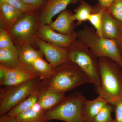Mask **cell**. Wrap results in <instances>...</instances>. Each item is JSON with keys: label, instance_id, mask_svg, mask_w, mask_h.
Wrapping results in <instances>:
<instances>
[{"label": "cell", "instance_id": "cell-1", "mask_svg": "<svg viewBox=\"0 0 122 122\" xmlns=\"http://www.w3.org/2000/svg\"><path fill=\"white\" fill-rule=\"evenodd\" d=\"M86 83H90L87 76L76 65L69 62L55 68L52 76L41 80L37 92L53 90L65 93Z\"/></svg>", "mask_w": 122, "mask_h": 122}, {"label": "cell", "instance_id": "cell-2", "mask_svg": "<svg viewBox=\"0 0 122 122\" xmlns=\"http://www.w3.org/2000/svg\"><path fill=\"white\" fill-rule=\"evenodd\" d=\"M100 81L96 92L106 99L113 106L122 100V69L119 63L111 59H98Z\"/></svg>", "mask_w": 122, "mask_h": 122}, {"label": "cell", "instance_id": "cell-3", "mask_svg": "<svg viewBox=\"0 0 122 122\" xmlns=\"http://www.w3.org/2000/svg\"><path fill=\"white\" fill-rule=\"evenodd\" d=\"M78 39L89 49L96 57H107L119 63L122 61L120 54L115 39L101 37L95 29L86 26L77 33Z\"/></svg>", "mask_w": 122, "mask_h": 122}, {"label": "cell", "instance_id": "cell-4", "mask_svg": "<svg viewBox=\"0 0 122 122\" xmlns=\"http://www.w3.org/2000/svg\"><path fill=\"white\" fill-rule=\"evenodd\" d=\"M70 62L74 63L87 76L95 88L100 87L98 60L89 48L76 39L66 48Z\"/></svg>", "mask_w": 122, "mask_h": 122}, {"label": "cell", "instance_id": "cell-5", "mask_svg": "<svg viewBox=\"0 0 122 122\" xmlns=\"http://www.w3.org/2000/svg\"><path fill=\"white\" fill-rule=\"evenodd\" d=\"M86 99L79 92L70 95L53 108L46 112L45 119L65 122H84L83 110Z\"/></svg>", "mask_w": 122, "mask_h": 122}, {"label": "cell", "instance_id": "cell-6", "mask_svg": "<svg viewBox=\"0 0 122 122\" xmlns=\"http://www.w3.org/2000/svg\"><path fill=\"white\" fill-rule=\"evenodd\" d=\"M41 80L39 76L24 83L1 90L0 115L7 114L14 107L37 92Z\"/></svg>", "mask_w": 122, "mask_h": 122}, {"label": "cell", "instance_id": "cell-7", "mask_svg": "<svg viewBox=\"0 0 122 122\" xmlns=\"http://www.w3.org/2000/svg\"><path fill=\"white\" fill-rule=\"evenodd\" d=\"M9 29L10 36L18 44H30L36 37V16L33 12L23 14Z\"/></svg>", "mask_w": 122, "mask_h": 122}, {"label": "cell", "instance_id": "cell-8", "mask_svg": "<svg viewBox=\"0 0 122 122\" xmlns=\"http://www.w3.org/2000/svg\"><path fill=\"white\" fill-rule=\"evenodd\" d=\"M35 42L49 63L55 68L70 62L67 49L35 37Z\"/></svg>", "mask_w": 122, "mask_h": 122}, {"label": "cell", "instance_id": "cell-9", "mask_svg": "<svg viewBox=\"0 0 122 122\" xmlns=\"http://www.w3.org/2000/svg\"><path fill=\"white\" fill-rule=\"evenodd\" d=\"M36 37L56 45L67 48L77 38V33L71 35L62 34L55 30L49 25L40 24L37 30Z\"/></svg>", "mask_w": 122, "mask_h": 122}, {"label": "cell", "instance_id": "cell-10", "mask_svg": "<svg viewBox=\"0 0 122 122\" xmlns=\"http://www.w3.org/2000/svg\"><path fill=\"white\" fill-rule=\"evenodd\" d=\"M5 67L4 79L0 85L10 86L21 84L32 80L39 76L32 68L22 65L17 68Z\"/></svg>", "mask_w": 122, "mask_h": 122}, {"label": "cell", "instance_id": "cell-11", "mask_svg": "<svg viewBox=\"0 0 122 122\" xmlns=\"http://www.w3.org/2000/svg\"><path fill=\"white\" fill-rule=\"evenodd\" d=\"M72 0H48L42 8L39 18L40 24L49 25L55 15L66 9Z\"/></svg>", "mask_w": 122, "mask_h": 122}, {"label": "cell", "instance_id": "cell-12", "mask_svg": "<svg viewBox=\"0 0 122 122\" xmlns=\"http://www.w3.org/2000/svg\"><path fill=\"white\" fill-rule=\"evenodd\" d=\"M74 21L73 14L65 10L59 14L55 20L49 25L57 32L64 35H71L75 33L73 30Z\"/></svg>", "mask_w": 122, "mask_h": 122}, {"label": "cell", "instance_id": "cell-13", "mask_svg": "<svg viewBox=\"0 0 122 122\" xmlns=\"http://www.w3.org/2000/svg\"><path fill=\"white\" fill-rule=\"evenodd\" d=\"M122 24L114 18L107 10L103 9L102 17V37L110 39H116Z\"/></svg>", "mask_w": 122, "mask_h": 122}, {"label": "cell", "instance_id": "cell-14", "mask_svg": "<svg viewBox=\"0 0 122 122\" xmlns=\"http://www.w3.org/2000/svg\"><path fill=\"white\" fill-rule=\"evenodd\" d=\"M38 93L37 102L42 110L45 112L53 108L66 97L65 93L53 90L46 91Z\"/></svg>", "mask_w": 122, "mask_h": 122}, {"label": "cell", "instance_id": "cell-15", "mask_svg": "<svg viewBox=\"0 0 122 122\" xmlns=\"http://www.w3.org/2000/svg\"><path fill=\"white\" fill-rule=\"evenodd\" d=\"M109 103L106 99L100 95H99L93 100H87L86 99L84 102L83 110L84 122H91L103 108Z\"/></svg>", "mask_w": 122, "mask_h": 122}, {"label": "cell", "instance_id": "cell-16", "mask_svg": "<svg viewBox=\"0 0 122 122\" xmlns=\"http://www.w3.org/2000/svg\"><path fill=\"white\" fill-rule=\"evenodd\" d=\"M18 50L20 63L23 65L32 68L33 63L35 59L42 57L43 55L40 50H36L30 44L23 45Z\"/></svg>", "mask_w": 122, "mask_h": 122}, {"label": "cell", "instance_id": "cell-17", "mask_svg": "<svg viewBox=\"0 0 122 122\" xmlns=\"http://www.w3.org/2000/svg\"><path fill=\"white\" fill-rule=\"evenodd\" d=\"M0 63L1 65L10 68L23 65L20 62L19 50L17 48L0 49Z\"/></svg>", "mask_w": 122, "mask_h": 122}, {"label": "cell", "instance_id": "cell-18", "mask_svg": "<svg viewBox=\"0 0 122 122\" xmlns=\"http://www.w3.org/2000/svg\"><path fill=\"white\" fill-rule=\"evenodd\" d=\"M1 17L3 23L9 28L23 14L10 5L0 2Z\"/></svg>", "mask_w": 122, "mask_h": 122}, {"label": "cell", "instance_id": "cell-19", "mask_svg": "<svg viewBox=\"0 0 122 122\" xmlns=\"http://www.w3.org/2000/svg\"><path fill=\"white\" fill-rule=\"evenodd\" d=\"M32 68L38 74L41 80L52 76L55 71V68L45 61L42 57L35 59L33 63Z\"/></svg>", "mask_w": 122, "mask_h": 122}, {"label": "cell", "instance_id": "cell-20", "mask_svg": "<svg viewBox=\"0 0 122 122\" xmlns=\"http://www.w3.org/2000/svg\"><path fill=\"white\" fill-rule=\"evenodd\" d=\"M45 112L43 110L36 111L32 107L16 117L18 122H47L45 119Z\"/></svg>", "mask_w": 122, "mask_h": 122}, {"label": "cell", "instance_id": "cell-21", "mask_svg": "<svg viewBox=\"0 0 122 122\" xmlns=\"http://www.w3.org/2000/svg\"><path fill=\"white\" fill-rule=\"evenodd\" d=\"M38 93L37 91L14 107L7 114L12 116H17L25 111L32 108L35 103L38 102Z\"/></svg>", "mask_w": 122, "mask_h": 122}, {"label": "cell", "instance_id": "cell-22", "mask_svg": "<svg viewBox=\"0 0 122 122\" xmlns=\"http://www.w3.org/2000/svg\"><path fill=\"white\" fill-rule=\"evenodd\" d=\"M74 19L78 24L88 21L90 15L94 12L91 7L86 2L82 1L79 6L75 10Z\"/></svg>", "mask_w": 122, "mask_h": 122}, {"label": "cell", "instance_id": "cell-23", "mask_svg": "<svg viewBox=\"0 0 122 122\" xmlns=\"http://www.w3.org/2000/svg\"><path fill=\"white\" fill-rule=\"evenodd\" d=\"M113 111L114 107L108 103L90 122H114L112 116V113Z\"/></svg>", "mask_w": 122, "mask_h": 122}, {"label": "cell", "instance_id": "cell-24", "mask_svg": "<svg viewBox=\"0 0 122 122\" xmlns=\"http://www.w3.org/2000/svg\"><path fill=\"white\" fill-rule=\"evenodd\" d=\"M0 2L10 5L23 14L32 12L38 9L26 4L21 0H0Z\"/></svg>", "mask_w": 122, "mask_h": 122}, {"label": "cell", "instance_id": "cell-25", "mask_svg": "<svg viewBox=\"0 0 122 122\" xmlns=\"http://www.w3.org/2000/svg\"><path fill=\"white\" fill-rule=\"evenodd\" d=\"M103 9L98 10L96 12H94L90 15L88 21L92 25L96 33L101 37L102 35V17Z\"/></svg>", "mask_w": 122, "mask_h": 122}, {"label": "cell", "instance_id": "cell-26", "mask_svg": "<svg viewBox=\"0 0 122 122\" xmlns=\"http://www.w3.org/2000/svg\"><path fill=\"white\" fill-rule=\"evenodd\" d=\"M16 47L14 45L10 34L4 28L0 29V49H12Z\"/></svg>", "mask_w": 122, "mask_h": 122}, {"label": "cell", "instance_id": "cell-27", "mask_svg": "<svg viewBox=\"0 0 122 122\" xmlns=\"http://www.w3.org/2000/svg\"><path fill=\"white\" fill-rule=\"evenodd\" d=\"M107 10L122 24V0H116Z\"/></svg>", "mask_w": 122, "mask_h": 122}, {"label": "cell", "instance_id": "cell-28", "mask_svg": "<svg viewBox=\"0 0 122 122\" xmlns=\"http://www.w3.org/2000/svg\"><path fill=\"white\" fill-rule=\"evenodd\" d=\"M115 118L114 122H122V100L114 106Z\"/></svg>", "mask_w": 122, "mask_h": 122}, {"label": "cell", "instance_id": "cell-29", "mask_svg": "<svg viewBox=\"0 0 122 122\" xmlns=\"http://www.w3.org/2000/svg\"><path fill=\"white\" fill-rule=\"evenodd\" d=\"M22 2L28 5L39 8L44 6L47 2L46 0H21Z\"/></svg>", "mask_w": 122, "mask_h": 122}, {"label": "cell", "instance_id": "cell-30", "mask_svg": "<svg viewBox=\"0 0 122 122\" xmlns=\"http://www.w3.org/2000/svg\"><path fill=\"white\" fill-rule=\"evenodd\" d=\"M0 122H18L16 116L6 114L0 115Z\"/></svg>", "mask_w": 122, "mask_h": 122}, {"label": "cell", "instance_id": "cell-31", "mask_svg": "<svg viewBox=\"0 0 122 122\" xmlns=\"http://www.w3.org/2000/svg\"><path fill=\"white\" fill-rule=\"evenodd\" d=\"M102 8L107 10L116 0H97Z\"/></svg>", "mask_w": 122, "mask_h": 122}, {"label": "cell", "instance_id": "cell-32", "mask_svg": "<svg viewBox=\"0 0 122 122\" xmlns=\"http://www.w3.org/2000/svg\"><path fill=\"white\" fill-rule=\"evenodd\" d=\"M120 54L122 56V26L117 36L115 39Z\"/></svg>", "mask_w": 122, "mask_h": 122}, {"label": "cell", "instance_id": "cell-33", "mask_svg": "<svg viewBox=\"0 0 122 122\" xmlns=\"http://www.w3.org/2000/svg\"><path fill=\"white\" fill-rule=\"evenodd\" d=\"M78 0H72V2H73V3H75V2H77Z\"/></svg>", "mask_w": 122, "mask_h": 122}, {"label": "cell", "instance_id": "cell-34", "mask_svg": "<svg viewBox=\"0 0 122 122\" xmlns=\"http://www.w3.org/2000/svg\"><path fill=\"white\" fill-rule=\"evenodd\" d=\"M119 65L120 66H121V67L122 68V61H121L120 62V63H119Z\"/></svg>", "mask_w": 122, "mask_h": 122}, {"label": "cell", "instance_id": "cell-35", "mask_svg": "<svg viewBox=\"0 0 122 122\" xmlns=\"http://www.w3.org/2000/svg\"></svg>", "mask_w": 122, "mask_h": 122}, {"label": "cell", "instance_id": "cell-36", "mask_svg": "<svg viewBox=\"0 0 122 122\" xmlns=\"http://www.w3.org/2000/svg\"></svg>", "mask_w": 122, "mask_h": 122}]
</instances>
